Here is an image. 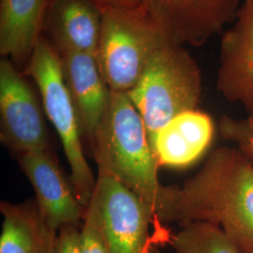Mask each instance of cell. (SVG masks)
I'll list each match as a JSON object with an SVG mask.
<instances>
[{
	"mask_svg": "<svg viewBox=\"0 0 253 253\" xmlns=\"http://www.w3.org/2000/svg\"><path fill=\"white\" fill-rule=\"evenodd\" d=\"M163 221L219 227L240 253H253V163L235 146L218 147L182 187H169Z\"/></svg>",
	"mask_w": 253,
	"mask_h": 253,
	"instance_id": "1",
	"label": "cell"
},
{
	"mask_svg": "<svg viewBox=\"0 0 253 253\" xmlns=\"http://www.w3.org/2000/svg\"><path fill=\"white\" fill-rule=\"evenodd\" d=\"M90 143L99 175L122 184L162 221L169 187L160 183V166L144 120L127 93L112 92L108 109Z\"/></svg>",
	"mask_w": 253,
	"mask_h": 253,
	"instance_id": "2",
	"label": "cell"
},
{
	"mask_svg": "<svg viewBox=\"0 0 253 253\" xmlns=\"http://www.w3.org/2000/svg\"><path fill=\"white\" fill-rule=\"evenodd\" d=\"M202 90L199 65L184 46L167 42L155 52L135 86L127 92L144 120L150 145L172 118L197 109Z\"/></svg>",
	"mask_w": 253,
	"mask_h": 253,
	"instance_id": "3",
	"label": "cell"
},
{
	"mask_svg": "<svg viewBox=\"0 0 253 253\" xmlns=\"http://www.w3.org/2000/svg\"><path fill=\"white\" fill-rule=\"evenodd\" d=\"M26 73L36 83L42 106L60 137L71 169L70 181L83 207L86 208L96 179L86 162L76 111L68 90L60 54L43 37L40 39L27 65Z\"/></svg>",
	"mask_w": 253,
	"mask_h": 253,
	"instance_id": "4",
	"label": "cell"
},
{
	"mask_svg": "<svg viewBox=\"0 0 253 253\" xmlns=\"http://www.w3.org/2000/svg\"><path fill=\"white\" fill-rule=\"evenodd\" d=\"M169 42L143 9H102L97 61L113 92L135 86L155 52Z\"/></svg>",
	"mask_w": 253,
	"mask_h": 253,
	"instance_id": "5",
	"label": "cell"
},
{
	"mask_svg": "<svg viewBox=\"0 0 253 253\" xmlns=\"http://www.w3.org/2000/svg\"><path fill=\"white\" fill-rule=\"evenodd\" d=\"M85 218L98 231L107 253H155L149 235L153 213L114 178L98 175Z\"/></svg>",
	"mask_w": 253,
	"mask_h": 253,
	"instance_id": "6",
	"label": "cell"
},
{
	"mask_svg": "<svg viewBox=\"0 0 253 253\" xmlns=\"http://www.w3.org/2000/svg\"><path fill=\"white\" fill-rule=\"evenodd\" d=\"M36 93L11 60H0V140L14 153L49 149L44 119Z\"/></svg>",
	"mask_w": 253,
	"mask_h": 253,
	"instance_id": "7",
	"label": "cell"
},
{
	"mask_svg": "<svg viewBox=\"0 0 253 253\" xmlns=\"http://www.w3.org/2000/svg\"><path fill=\"white\" fill-rule=\"evenodd\" d=\"M169 42L199 47L233 23L240 0H140Z\"/></svg>",
	"mask_w": 253,
	"mask_h": 253,
	"instance_id": "8",
	"label": "cell"
},
{
	"mask_svg": "<svg viewBox=\"0 0 253 253\" xmlns=\"http://www.w3.org/2000/svg\"><path fill=\"white\" fill-rule=\"evenodd\" d=\"M19 164L36 195V204L47 224L58 232L67 225L80 226L86 208L77 198L49 149L18 155Z\"/></svg>",
	"mask_w": 253,
	"mask_h": 253,
	"instance_id": "9",
	"label": "cell"
},
{
	"mask_svg": "<svg viewBox=\"0 0 253 253\" xmlns=\"http://www.w3.org/2000/svg\"><path fill=\"white\" fill-rule=\"evenodd\" d=\"M218 92L229 101L253 110V0H244L223 33L218 54Z\"/></svg>",
	"mask_w": 253,
	"mask_h": 253,
	"instance_id": "10",
	"label": "cell"
},
{
	"mask_svg": "<svg viewBox=\"0 0 253 253\" xmlns=\"http://www.w3.org/2000/svg\"><path fill=\"white\" fill-rule=\"evenodd\" d=\"M101 22L102 9L93 0H52L42 32L59 54L81 52L97 56Z\"/></svg>",
	"mask_w": 253,
	"mask_h": 253,
	"instance_id": "11",
	"label": "cell"
},
{
	"mask_svg": "<svg viewBox=\"0 0 253 253\" xmlns=\"http://www.w3.org/2000/svg\"><path fill=\"white\" fill-rule=\"evenodd\" d=\"M64 78L73 100L82 136L92 141L108 109L112 92L95 55L81 52L60 54Z\"/></svg>",
	"mask_w": 253,
	"mask_h": 253,
	"instance_id": "12",
	"label": "cell"
},
{
	"mask_svg": "<svg viewBox=\"0 0 253 253\" xmlns=\"http://www.w3.org/2000/svg\"><path fill=\"white\" fill-rule=\"evenodd\" d=\"M214 131L212 118L198 109L172 118L156 133L151 142L159 166H190L208 150Z\"/></svg>",
	"mask_w": 253,
	"mask_h": 253,
	"instance_id": "13",
	"label": "cell"
},
{
	"mask_svg": "<svg viewBox=\"0 0 253 253\" xmlns=\"http://www.w3.org/2000/svg\"><path fill=\"white\" fill-rule=\"evenodd\" d=\"M52 0H0V54L19 69L42 38Z\"/></svg>",
	"mask_w": 253,
	"mask_h": 253,
	"instance_id": "14",
	"label": "cell"
},
{
	"mask_svg": "<svg viewBox=\"0 0 253 253\" xmlns=\"http://www.w3.org/2000/svg\"><path fill=\"white\" fill-rule=\"evenodd\" d=\"M0 253H56L57 234L41 215L36 201L1 202Z\"/></svg>",
	"mask_w": 253,
	"mask_h": 253,
	"instance_id": "15",
	"label": "cell"
},
{
	"mask_svg": "<svg viewBox=\"0 0 253 253\" xmlns=\"http://www.w3.org/2000/svg\"><path fill=\"white\" fill-rule=\"evenodd\" d=\"M171 245L174 253H240L219 227L208 222L181 226Z\"/></svg>",
	"mask_w": 253,
	"mask_h": 253,
	"instance_id": "16",
	"label": "cell"
},
{
	"mask_svg": "<svg viewBox=\"0 0 253 253\" xmlns=\"http://www.w3.org/2000/svg\"><path fill=\"white\" fill-rule=\"evenodd\" d=\"M218 128L222 138L235 144L253 163V117L235 118L223 116L219 120Z\"/></svg>",
	"mask_w": 253,
	"mask_h": 253,
	"instance_id": "17",
	"label": "cell"
},
{
	"mask_svg": "<svg viewBox=\"0 0 253 253\" xmlns=\"http://www.w3.org/2000/svg\"><path fill=\"white\" fill-rule=\"evenodd\" d=\"M81 253H107L96 228L84 217L80 233Z\"/></svg>",
	"mask_w": 253,
	"mask_h": 253,
	"instance_id": "18",
	"label": "cell"
},
{
	"mask_svg": "<svg viewBox=\"0 0 253 253\" xmlns=\"http://www.w3.org/2000/svg\"><path fill=\"white\" fill-rule=\"evenodd\" d=\"M81 229L75 225H67L58 231L56 253H81L80 252Z\"/></svg>",
	"mask_w": 253,
	"mask_h": 253,
	"instance_id": "19",
	"label": "cell"
},
{
	"mask_svg": "<svg viewBox=\"0 0 253 253\" xmlns=\"http://www.w3.org/2000/svg\"><path fill=\"white\" fill-rule=\"evenodd\" d=\"M101 9L117 8V9L137 10L142 9L140 0H93Z\"/></svg>",
	"mask_w": 253,
	"mask_h": 253,
	"instance_id": "20",
	"label": "cell"
},
{
	"mask_svg": "<svg viewBox=\"0 0 253 253\" xmlns=\"http://www.w3.org/2000/svg\"><path fill=\"white\" fill-rule=\"evenodd\" d=\"M249 116H251V117H253V110L252 111V112H250L249 113Z\"/></svg>",
	"mask_w": 253,
	"mask_h": 253,
	"instance_id": "21",
	"label": "cell"
}]
</instances>
